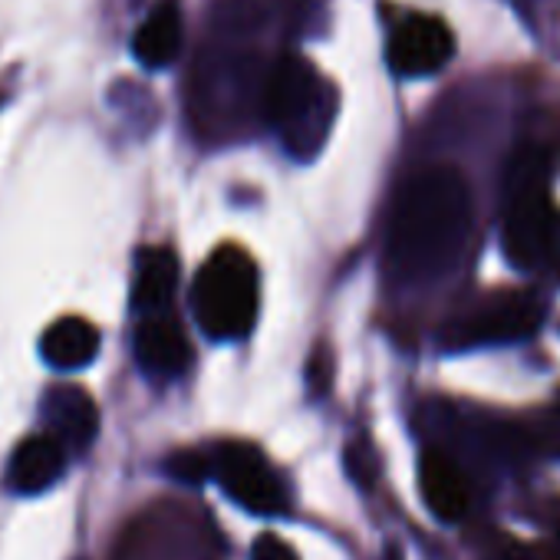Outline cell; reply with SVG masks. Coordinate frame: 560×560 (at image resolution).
<instances>
[{
  "label": "cell",
  "instance_id": "1",
  "mask_svg": "<svg viewBox=\"0 0 560 560\" xmlns=\"http://www.w3.org/2000/svg\"><path fill=\"white\" fill-rule=\"evenodd\" d=\"M471 234V188L452 165L412 172L393 201L386 264L399 284H435L455 270Z\"/></svg>",
  "mask_w": 560,
  "mask_h": 560
},
{
  "label": "cell",
  "instance_id": "2",
  "mask_svg": "<svg viewBox=\"0 0 560 560\" xmlns=\"http://www.w3.org/2000/svg\"><path fill=\"white\" fill-rule=\"evenodd\" d=\"M270 63L250 44L221 40L208 47L188 83V119L201 142L247 139L264 122Z\"/></svg>",
  "mask_w": 560,
  "mask_h": 560
},
{
  "label": "cell",
  "instance_id": "3",
  "mask_svg": "<svg viewBox=\"0 0 560 560\" xmlns=\"http://www.w3.org/2000/svg\"><path fill=\"white\" fill-rule=\"evenodd\" d=\"M340 96L337 86L301 54H280L270 63L264 126L273 129L291 159L311 162L337 119Z\"/></svg>",
  "mask_w": 560,
  "mask_h": 560
},
{
  "label": "cell",
  "instance_id": "4",
  "mask_svg": "<svg viewBox=\"0 0 560 560\" xmlns=\"http://www.w3.org/2000/svg\"><path fill=\"white\" fill-rule=\"evenodd\" d=\"M501 237L508 260L521 270H550L560 260V208L547 191V149L540 145L514 159Z\"/></svg>",
  "mask_w": 560,
  "mask_h": 560
},
{
  "label": "cell",
  "instance_id": "5",
  "mask_svg": "<svg viewBox=\"0 0 560 560\" xmlns=\"http://www.w3.org/2000/svg\"><path fill=\"white\" fill-rule=\"evenodd\" d=\"M260 304V280L250 254L221 244L191 280V314L208 340H241L250 334Z\"/></svg>",
  "mask_w": 560,
  "mask_h": 560
},
{
  "label": "cell",
  "instance_id": "6",
  "mask_svg": "<svg viewBox=\"0 0 560 560\" xmlns=\"http://www.w3.org/2000/svg\"><path fill=\"white\" fill-rule=\"evenodd\" d=\"M544 320V304L530 291H494L458 311L442 340L448 350L468 347H498L527 340Z\"/></svg>",
  "mask_w": 560,
  "mask_h": 560
},
{
  "label": "cell",
  "instance_id": "7",
  "mask_svg": "<svg viewBox=\"0 0 560 560\" xmlns=\"http://www.w3.org/2000/svg\"><path fill=\"white\" fill-rule=\"evenodd\" d=\"M211 478L221 491L254 514H288V488L270 462L247 442H221L211 455Z\"/></svg>",
  "mask_w": 560,
  "mask_h": 560
},
{
  "label": "cell",
  "instance_id": "8",
  "mask_svg": "<svg viewBox=\"0 0 560 560\" xmlns=\"http://www.w3.org/2000/svg\"><path fill=\"white\" fill-rule=\"evenodd\" d=\"M455 57V34L435 14H406L393 24L386 60L399 77H432Z\"/></svg>",
  "mask_w": 560,
  "mask_h": 560
},
{
  "label": "cell",
  "instance_id": "9",
  "mask_svg": "<svg viewBox=\"0 0 560 560\" xmlns=\"http://www.w3.org/2000/svg\"><path fill=\"white\" fill-rule=\"evenodd\" d=\"M44 425L67 455H83L100 435V409L80 386H54L44 399Z\"/></svg>",
  "mask_w": 560,
  "mask_h": 560
},
{
  "label": "cell",
  "instance_id": "10",
  "mask_svg": "<svg viewBox=\"0 0 560 560\" xmlns=\"http://www.w3.org/2000/svg\"><path fill=\"white\" fill-rule=\"evenodd\" d=\"M419 488L429 511L439 521H462L468 514V481L462 465L439 445H429L419 458Z\"/></svg>",
  "mask_w": 560,
  "mask_h": 560
},
{
  "label": "cell",
  "instance_id": "11",
  "mask_svg": "<svg viewBox=\"0 0 560 560\" xmlns=\"http://www.w3.org/2000/svg\"><path fill=\"white\" fill-rule=\"evenodd\" d=\"M136 363L149 373V376H162V380H175L185 373V366L191 363V347L188 337L182 334V327L159 314V317H142L139 330H136Z\"/></svg>",
  "mask_w": 560,
  "mask_h": 560
},
{
  "label": "cell",
  "instance_id": "12",
  "mask_svg": "<svg viewBox=\"0 0 560 560\" xmlns=\"http://www.w3.org/2000/svg\"><path fill=\"white\" fill-rule=\"evenodd\" d=\"M67 452L50 435H31L18 445L8 465V485L18 494H40L60 481L67 468Z\"/></svg>",
  "mask_w": 560,
  "mask_h": 560
},
{
  "label": "cell",
  "instance_id": "13",
  "mask_svg": "<svg viewBox=\"0 0 560 560\" xmlns=\"http://www.w3.org/2000/svg\"><path fill=\"white\" fill-rule=\"evenodd\" d=\"M182 8L178 0H159V4L149 11V18L142 21V27L132 37V50L139 57L142 67L149 70H165L178 60L182 54Z\"/></svg>",
  "mask_w": 560,
  "mask_h": 560
},
{
  "label": "cell",
  "instance_id": "14",
  "mask_svg": "<svg viewBox=\"0 0 560 560\" xmlns=\"http://www.w3.org/2000/svg\"><path fill=\"white\" fill-rule=\"evenodd\" d=\"M178 288V260L168 247H142L136 257L132 307L142 317H159Z\"/></svg>",
  "mask_w": 560,
  "mask_h": 560
},
{
  "label": "cell",
  "instance_id": "15",
  "mask_svg": "<svg viewBox=\"0 0 560 560\" xmlns=\"http://www.w3.org/2000/svg\"><path fill=\"white\" fill-rule=\"evenodd\" d=\"M40 353L54 370H83L100 353V330L83 317H63L44 334Z\"/></svg>",
  "mask_w": 560,
  "mask_h": 560
},
{
  "label": "cell",
  "instance_id": "16",
  "mask_svg": "<svg viewBox=\"0 0 560 560\" xmlns=\"http://www.w3.org/2000/svg\"><path fill=\"white\" fill-rule=\"evenodd\" d=\"M165 471H168V478H175L182 485H201L211 478V455L195 452V448H182L165 462Z\"/></svg>",
  "mask_w": 560,
  "mask_h": 560
},
{
  "label": "cell",
  "instance_id": "17",
  "mask_svg": "<svg viewBox=\"0 0 560 560\" xmlns=\"http://www.w3.org/2000/svg\"><path fill=\"white\" fill-rule=\"evenodd\" d=\"M254 560H298V557H294V550L284 540H280V537L260 534L254 540Z\"/></svg>",
  "mask_w": 560,
  "mask_h": 560
},
{
  "label": "cell",
  "instance_id": "18",
  "mask_svg": "<svg viewBox=\"0 0 560 560\" xmlns=\"http://www.w3.org/2000/svg\"><path fill=\"white\" fill-rule=\"evenodd\" d=\"M491 560H557V557H550L547 550L530 547V544H511V547H504L501 553H494Z\"/></svg>",
  "mask_w": 560,
  "mask_h": 560
},
{
  "label": "cell",
  "instance_id": "19",
  "mask_svg": "<svg viewBox=\"0 0 560 560\" xmlns=\"http://www.w3.org/2000/svg\"><path fill=\"white\" fill-rule=\"evenodd\" d=\"M557 429H560V416H557Z\"/></svg>",
  "mask_w": 560,
  "mask_h": 560
},
{
  "label": "cell",
  "instance_id": "20",
  "mask_svg": "<svg viewBox=\"0 0 560 560\" xmlns=\"http://www.w3.org/2000/svg\"><path fill=\"white\" fill-rule=\"evenodd\" d=\"M557 527H560V521H557Z\"/></svg>",
  "mask_w": 560,
  "mask_h": 560
}]
</instances>
